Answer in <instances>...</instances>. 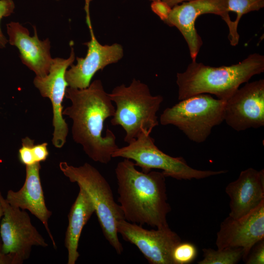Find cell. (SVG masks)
<instances>
[{"mask_svg":"<svg viewBox=\"0 0 264 264\" xmlns=\"http://www.w3.org/2000/svg\"><path fill=\"white\" fill-rule=\"evenodd\" d=\"M225 102L206 93L194 95L166 108L160 115V123L174 125L190 140L202 143L212 129L224 121Z\"/></svg>","mask_w":264,"mask_h":264,"instance_id":"6","label":"cell"},{"mask_svg":"<svg viewBox=\"0 0 264 264\" xmlns=\"http://www.w3.org/2000/svg\"><path fill=\"white\" fill-rule=\"evenodd\" d=\"M92 0H85L84 9L86 12V23L88 27L90 41L84 44L88 47L85 58L77 57L76 65H70L66 70L65 78L69 87L84 89L88 88L94 74L106 66L117 62L123 56L122 46L118 44L112 45H102L94 34L91 23L89 4Z\"/></svg>","mask_w":264,"mask_h":264,"instance_id":"10","label":"cell"},{"mask_svg":"<svg viewBox=\"0 0 264 264\" xmlns=\"http://www.w3.org/2000/svg\"><path fill=\"white\" fill-rule=\"evenodd\" d=\"M264 6V0H228V12H234L237 14L236 19L233 21L236 28L242 17L250 12L258 11Z\"/></svg>","mask_w":264,"mask_h":264,"instance_id":"20","label":"cell"},{"mask_svg":"<svg viewBox=\"0 0 264 264\" xmlns=\"http://www.w3.org/2000/svg\"><path fill=\"white\" fill-rule=\"evenodd\" d=\"M224 121L240 132L264 126V80L247 83L225 102Z\"/></svg>","mask_w":264,"mask_h":264,"instance_id":"13","label":"cell"},{"mask_svg":"<svg viewBox=\"0 0 264 264\" xmlns=\"http://www.w3.org/2000/svg\"><path fill=\"white\" fill-rule=\"evenodd\" d=\"M59 168L70 181L76 183L88 194L104 237L116 252L121 254L123 247L119 240L117 225L124 218L107 180L96 168L87 162L75 167L63 161L59 163Z\"/></svg>","mask_w":264,"mask_h":264,"instance_id":"5","label":"cell"},{"mask_svg":"<svg viewBox=\"0 0 264 264\" xmlns=\"http://www.w3.org/2000/svg\"><path fill=\"white\" fill-rule=\"evenodd\" d=\"M151 9L164 22L167 21L172 7L162 0L152 1Z\"/></svg>","mask_w":264,"mask_h":264,"instance_id":"25","label":"cell"},{"mask_svg":"<svg viewBox=\"0 0 264 264\" xmlns=\"http://www.w3.org/2000/svg\"><path fill=\"white\" fill-rule=\"evenodd\" d=\"M15 4L12 0H0V22L4 17L10 15L14 11ZM8 40L3 35L0 27V48H3Z\"/></svg>","mask_w":264,"mask_h":264,"instance_id":"24","label":"cell"},{"mask_svg":"<svg viewBox=\"0 0 264 264\" xmlns=\"http://www.w3.org/2000/svg\"><path fill=\"white\" fill-rule=\"evenodd\" d=\"M65 97L71 104L63 110V115L72 120L73 140L92 160L108 164L119 147L112 131L107 129L103 134L105 122L114 115L115 107L101 81L95 80L84 89L66 88Z\"/></svg>","mask_w":264,"mask_h":264,"instance_id":"1","label":"cell"},{"mask_svg":"<svg viewBox=\"0 0 264 264\" xmlns=\"http://www.w3.org/2000/svg\"><path fill=\"white\" fill-rule=\"evenodd\" d=\"M264 239V201L241 218H226L217 232L216 244L218 249L242 248L244 261L252 247Z\"/></svg>","mask_w":264,"mask_h":264,"instance_id":"14","label":"cell"},{"mask_svg":"<svg viewBox=\"0 0 264 264\" xmlns=\"http://www.w3.org/2000/svg\"><path fill=\"white\" fill-rule=\"evenodd\" d=\"M95 209L86 192L79 187V192L68 215V226L65 234V245L67 250V264H75L80 254L78 251L81 234Z\"/></svg>","mask_w":264,"mask_h":264,"instance_id":"18","label":"cell"},{"mask_svg":"<svg viewBox=\"0 0 264 264\" xmlns=\"http://www.w3.org/2000/svg\"><path fill=\"white\" fill-rule=\"evenodd\" d=\"M75 59L74 49L71 47L67 59H53L49 73L44 77L36 76L33 80L35 86L43 97L48 98L52 104V125L54 127L52 143L57 148H61L66 142L68 132L67 124L63 117L62 103L68 86L65 73Z\"/></svg>","mask_w":264,"mask_h":264,"instance_id":"12","label":"cell"},{"mask_svg":"<svg viewBox=\"0 0 264 264\" xmlns=\"http://www.w3.org/2000/svg\"><path fill=\"white\" fill-rule=\"evenodd\" d=\"M166 2L172 8L175 5L179 4L184 1H189L190 0H162Z\"/></svg>","mask_w":264,"mask_h":264,"instance_id":"28","label":"cell"},{"mask_svg":"<svg viewBox=\"0 0 264 264\" xmlns=\"http://www.w3.org/2000/svg\"><path fill=\"white\" fill-rule=\"evenodd\" d=\"M112 157H122L133 161L135 166L147 173L152 169H160L166 176L177 180L200 179L222 174L227 171L199 170L189 166L182 157H173L155 145L150 134L142 132L127 146L118 148Z\"/></svg>","mask_w":264,"mask_h":264,"instance_id":"7","label":"cell"},{"mask_svg":"<svg viewBox=\"0 0 264 264\" xmlns=\"http://www.w3.org/2000/svg\"><path fill=\"white\" fill-rule=\"evenodd\" d=\"M33 27L34 35L31 37L28 29L19 22L8 23L9 42L18 48L24 65L34 71L36 76L44 77L49 73L53 60L50 53V43L48 38L40 40L36 26Z\"/></svg>","mask_w":264,"mask_h":264,"instance_id":"15","label":"cell"},{"mask_svg":"<svg viewBox=\"0 0 264 264\" xmlns=\"http://www.w3.org/2000/svg\"><path fill=\"white\" fill-rule=\"evenodd\" d=\"M109 95L116 106L111 124L124 129L125 142L130 143L143 132L150 134L158 125L156 113L163 97L152 95L145 84L134 79L128 87H116Z\"/></svg>","mask_w":264,"mask_h":264,"instance_id":"4","label":"cell"},{"mask_svg":"<svg viewBox=\"0 0 264 264\" xmlns=\"http://www.w3.org/2000/svg\"><path fill=\"white\" fill-rule=\"evenodd\" d=\"M203 259L198 264H236L243 259V250L241 247H228L215 250L202 249Z\"/></svg>","mask_w":264,"mask_h":264,"instance_id":"19","label":"cell"},{"mask_svg":"<svg viewBox=\"0 0 264 264\" xmlns=\"http://www.w3.org/2000/svg\"><path fill=\"white\" fill-rule=\"evenodd\" d=\"M225 192L230 198L229 216L241 218L264 201V171L249 168L242 171L238 178L229 183Z\"/></svg>","mask_w":264,"mask_h":264,"instance_id":"16","label":"cell"},{"mask_svg":"<svg viewBox=\"0 0 264 264\" xmlns=\"http://www.w3.org/2000/svg\"><path fill=\"white\" fill-rule=\"evenodd\" d=\"M3 214V208L0 202V221Z\"/></svg>","mask_w":264,"mask_h":264,"instance_id":"29","label":"cell"},{"mask_svg":"<svg viewBox=\"0 0 264 264\" xmlns=\"http://www.w3.org/2000/svg\"><path fill=\"white\" fill-rule=\"evenodd\" d=\"M123 240L135 245L151 264H173L172 253L180 242L178 235L169 225L148 230L122 219L117 225Z\"/></svg>","mask_w":264,"mask_h":264,"instance_id":"11","label":"cell"},{"mask_svg":"<svg viewBox=\"0 0 264 264\" xmlns=\"http://www.w3.org/2000/svg\"><path fill=\"white\" fill-rule=\"evenodd\" d=\"M47 146V143L46 142L33 145V154L37 162L40 163L44 161L47 159L49 155Z\"/></svg>","mask_w":264,"mask_h":264,"instance_id":"26","label":"cell"},{"mask_svg":"<svg viewBox=\"0 0 264 264\" xmlns=\"http://www.w3.org/2000/svg\"><path fill=\"white\" fill-rule=\"evenodd\" d=\"M244 262L246 264H264V240L259 241L252 247Z\"/></svg>","mask_w":264,"mask_h":264,"instance_id":"23","label":"cell"},{"mask_svg":"<svg viewBox=\"0 0 264 264\" xmlns=\"http://www.w3.org/2000/svg\"><path fill=\"white\" fill-rule=\"evenodd\" d=\"M152 0V1H154L158 0Z\"/></svg>","mask_w":264,"mask_h":264,"instance_id":"30","label":"cell"},{"mask_svg":"<svg viewBox=\"0 0 264 264\" xmlns=\"http://www.w3.org/2000/svg\"><path fill=\"white\" fill-rule=\"evenodd\" d=\"M196 246L192 242H180L173 249L172 259L173 264H188L197 256Z\"/></svg>","mask_w":264,"mask_h":264,"instance_id":"21","label":"cell"},{"mask_svg":"<svg viewBox=\"0 0 264 264\" xmlns=\"http://www.w3.org/2000/svg\"><path fill=\"white\" fill-rule=\"evenodd\" d=\"M0 264H12L11 258L2 251V243L0 236Z\"/></svg>","mask_w":264,"mask_h":264,"instance_id":"27","label":"cell"},{"mask_svg":"<svg viewBox=\"0 0 264 264\" xmlns=\"http://www.w3.org/2000/svg\"><path fill=\"white\" fill-rule=\"evenodd\" d=\"M0 202L3 211L0 222L2 251L12 264H22L29 258L33 246L45 247L48 244L32 225L28 213L10 205L0 192Z\"/></svg>","mask_w":264,"mask_h":264,"instance_id":"9","label":"cell"},{"mask_svg":"<svg viewBox=\"0 0 264 264\" xmlns=\"http://www.w3.org/2000/svg\"><path fill=\"white\" fill-rule=\"evenodd\" d=\"M227 3L228 0H190L172 8L165 23L176 27L181 32L187 43L192 61H196L203 44L195 26L196 20L201 15L220 16L228 26L230 44L236 46L239 43L238 28L230 19Z\"/></svg>","mask_w":264,"mask_h":264,"instance_id":"8","label":"cell"},{"mask_svg":"<svg viewBox=\"0 0 264 264\" xmlns=\"http://www.w3.org/2000/svg\"><path fill=\"white\" fill-rule=\"evenodd\" d=\"M40 162L26 166V176L24 184L18 191L9 190L5 198L12 206L28 210L44 224L53 246H57L49 226L48 220L51 212L46 206L40 176Z\"/></svg>","mask_w":264,"mask_h":264,"instance_id":"17","label":"cell"},{"mask_svg":"<svg viewBox=\"0 0 264 264\" xmlns=\"http://www.w3.org/2000/svg\"><path fill=\"white\" fill-rule=\"evenodd\" d=\"M115 173L118 184V202L127 221L142 226L159 228L168 225L166 176L162 172L138 171L132 160L124 158Z\"/></svg>","mask_w":264,"mask_h":264,"instance_id":"2","label":"cell"},{"mask_svg":"<svg viewBox=\"0 0 264 264\" xmlns=\"http://www.w3.org/2000/svg\"><path fill=\"white\" fill-rule=\"evenodd\" d=\"M22 147L19 150L18 154L20 162L25 166L38 163L36 161L33 151L34 140L27 136L22 138Z\"/></svg>","mask_w":264,"mask_h":264,"instance_id":"22","label":"cell"},{"mask_svg":"<svg viewBox=\"0 0 264 264\" xmlns=\"http://www.w3.org/2000/svg\"><path fill=\"white\" fill-rule=\"evenodd\" d=\"M264 71V56L258 53L229 66L213 67L192 61L184 72L176 74L178 99L209 93L226 101L242 84Z\"/></svg>","mask_w":264,"mask_h":264,"instance_id":"3","label":"cell"}]
</instances>
